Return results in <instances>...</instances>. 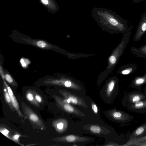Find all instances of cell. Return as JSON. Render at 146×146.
Masks as SVG:
<instances>
[{
  "instance_id": "17",
  "label": "cell",
  "mask_w": 146,
  "mask_h": 146,
  "mask_svg": "<svg viewBox=\"0 0 146 146\" xmlns=\"http://www.w3.org/2000/svg\"><path fill=\"white\" fill-rule=\"evenodd\" d=\"M141 98L140 96L138 95L134 96L132 99V101L134 103H135L140 101Z\"/></svg>"
},
{
  "instance_id": "11",
  "label": "cell",
  "mask_w": 146,
  "mask_h": 146,
  "mask_svg": "<svg viewBox=\"0 0 146 146\" xmlns=\"http://www.w3.org/2000/svg\"><path fill=\"white\" fill-rule=\"evenodd\" d=\"M79 137L73 135H69L61 138H59L57 139L68 142H73L79 141Z\"/></svg>"
},
{
  "instance_id": "23",
  "label": "cell",
  "mask_w": 146,
  "mask_h": 146,
  "mask_svg": "<svg viewBox=\"0 0 146 146\" xmlns=\"http://www.w3.org/2000/svg\"><path fill=\"white\" fill-rule=\"evenodd\" d=\"M56 126L58 129H62L63 128L64 124L63 123L60 122L57 124Z\"/></svg>"
},
{
  "instance_id": "30",
  "label": "cell",
  "mask_w": 146,
  "mask_h": 146,
  "mask_svg": "<svg viewBox=\"0 0 146 146\" xmlns=\"http://www.w3.org/2000/svg\"><path fill=\"white\" fill-rule=\"evenodd\" d=\"M145 138H146V137H145Z\"/></svg>"
},
{
  "instance_id": "21",
  "label": "cell",
  "mask_w": 146,
  "mask_h": 146,
  "mask_svg": "<svg viewBox=\"0 0 146 146\" xmlns=\"http://www.w3.org/2000/svg\"><path fill=\"white\" fill-rule=\"evenodd\" d=\"M71 82L69 80H67L64 82V86L66 87H70L72 85Z\"/></svg>"
},
{
  "instance_id": "27",
  "label": "cell",
  "mask_w": 146,
  "mask_h": 146,
  "mask_svg": "<svg viewBox=\"0 0 146 146\" xmlns=\"http://www.w3.org/2000/svg\"><path fill=\"white\" fill-rule=\"evenodd\" d=\"M20 136V135L17 134L14 135L13 137V139L14 140H16L18 139L19 137Z\"/></svg>"
},
{
  "instance_id": "18",
  "label": "cell",
  "mask_w": 146,
  "mask_h": 146,
  "mask_svg": "<svg viewBox=\"0 0 146 146\" xmlns=\"http://www.w3.org/2000/svg\"><path fill=\"white\" fill-rule=\"evenodd\" d=\"M6 80L9 83H11L13 80L9 74H7L5 76Z\"/></svg>"
},
{
  "instance_id": "6",
  "label": "cell",
  "mask_w": 146,
  "mask_h": 146,
  "mask_svg": "<svg viewBox=\"0 0 146 146\" xmlns=\"http://www.w3.org/2000/svg\"><path fill=\"white\" fill-rule=\"evenodd\" d=\"M4 83L6 87L10 97L12 105L17 112L19 116L21 117H24V116L20 110L18 103L15 96L13 92L10 87L7 84L5 80H3Z\"/></svg>"
},
{
  "instance_id": "15",
  "label": "cell",
  "mask_w": 146,
  "mask_h": 146,
  "mask_svg": "<svg viewBox=\"0 0 146 146\" xmlns=\"http://www.w3.org/2000/svg\"><path fill=\"white\" fill-rule=\"evenodd\" d=\"M37 46L40 48H44L46 46V44L45 42L42 40L38 41L36 43Z\"/></svg>"
},
{
  "instance_id": "13",
  "label": "cell",
  "mask_w": 146,
  "mask_h": 146,
  "mask_svg": "<svg viewBox=\"0 0 146 146\" xmlns=\"http://www.w3.org/2000/svg\"><path fill=\"white\" fill-rule=\"evenodd\" d=\"M26 97L28 100L31 102L35 105H37L36 101L34 99V96H33L32 93L30 92H28L26 95Z\"/></svg>"
},
{
  "instance_id": "14",
  "label": "cell",
  "mask_w": 146,
  "mask_h": 146,
  "mask_svg": "<svg viewBox=\"0 0 146 146\" xmlns=\"http://www.w3.org/2000/svg\"><path fill=\"white\" fill-rule=\"evenodd\" d=\"M91 131L93 132L98 133L101 131V129L100 127L96 125H92L90 127Z\"/></svg>"
},
{
  "instance_id": "19",
  "label": "cell",
  "mask_w": 146,
  "mask_h": 146,
  "mask_svg": "<svg viewBox=\"0 0 146 146\" xmlns=\"http://www.w3.org/2000/svg\"><path fill=\"white\" fill-rule=\"evenodd\" d=\"M35 99L38 102L40 103L42 101V99L40 96L37 94H35Z\"/></svg>"
},
{
  "instance_id": "8",
  "label": "cell",
  "mask_w": 146,
  "mask_h": 146,
  "mask_svg": "<svg viewBox=\"0 0 146 146\" xmlns=\"http://www.w3.org/2000/svg\"><path fill=\"white\" fill-rule=\"evenodd\" d=\"M146 83V73L143 76L135 77L133 80L132 85L133 86L138 87Z\"/></svg>"
},
{
  "instance_id": "24",
  "label": "cell",
  "mask_w": 146,
  "mask_h": 146,
  "mask_svg": "<svg viewBox=\"0 0 146 146\" xmlns=\"http://www.w3.org/2000/svg\"><path fill=\"white\" fill-rule=\"evenodd\" d=\"M0 73L2 78L4 79L5 78V76L3 73V69L1 66H0Z\"/></svg>"
},
{
  "instance_id": "28",
  "label": "cell",
  "mask_w": 146,
  "mask_h": 146,
  "mask_svg": "<svg viewBox=\"0 0 146 146\" xmlns=\"http://www.w3.org/2000/svg\"><path fill=\"white\" fill-rule=\"evenodd\" d=\"M138 57H141L146 59V55H141L139 56Z\"/></svg>"
},
{
  "instance_id": "31",
  "label": "cell",
  "mask_w": 146,
  "mask_h": 146,
  "mask_svg": "<svg viewBox=\"0 0 146 146\" xmlns=\"http://www.w3.org/2000/svg\"></svg>"
},
{
  "instance_id": "1",
  "label": "cell",
  "mask_w": 146,
  "mask_h": 146,
  "mask_svg": "<svg viewBox=\"0 0 146 146\" xmlns=\"http://www.w3.org/2000/svg\"><path fill=\"white\" fill-rule=\"evenodd\" d=\"M92 15L102 29L111 33H125L131 32L132 29L128 21L109 9L95 7L92 9Z\"/></svg>"
},
{
  "instance_id": "29",
  "label": "cell",
  "mask_w": 146,
  "mask_h": 146,
  "mask_svg": "<svg viewBox=\"0 0 146 146\" xmlns=\"http://www.w3.org/2000/svg\"><path fill=\"white\" fill-rule=\"evenodd\" d=\"M42 2L44 4H47L48 3L47 0H41Z\"/></svg>"
},
{
  "instance_id": "4",
  "label": "cell",
  "mask_w": 146,
  "mask_h": 146,
  "mask_svg": "<svg viewBox=\"0 0 146 146\" xmlns=\"http://www.w3.org/2000/svg\"><path fill=\"white\" fill-rule=\"evenodd\" d=\"M146 32V12L142 14L135 34L133 40L134 41L140 40Z\"/></svg>"
},
{
  "instance_id": "22",
  "label": "cell",
  "mask_w": 146,
  "mask_h": 146,
  "mask_svg": "<svg viewBox=\"0 0 146 146\" xmlns=\"http://www.w3.org/2000/svg\"><path fill=\"white\" fill-rule=\"evenodd\" d=\"M113 115L114 117L119 118L121 117V114L119 112H115L113 113Z\"/></svg>"
},
{
  "instance_id": "12",
  "label": "cell",
  "mask_w": 146,
  "mask_h": 146,
  "mask_svg": "<svg viewBox=\"0 0 146 146\" xmlns=\"http://www.w3.org/2000/svg\"><path fill=\"white\" fill-rule=\"evenodd\" d=\"M5 86H4L3 89L5 98L8 104L9 105V106L11 109H13V107H14L12 105L11 98L7 89Z\"/></svg>"
},
{
  "instance_id": "2",
  "label": "cell",
  "mask_w": 146,
  "mask_h": 146,
  "mask_svg": "<svg viewBox=\"0 0 146 146\" xmlns=\"http://www.w3.org/2000/svg\"><path fill=\"white\" fill-rule=\"evenodd\" d=\"M131 34V32L124 33L121 41L114 49L109 58L110 66L113 68L117 62L119 58L123 54L128 43ZM110 67V68H111Z\"/></svg>"
},
{
  "instance_id": "16",
  "label": "cell",
  "mask_w": 146,
  "mask_h": 146,
  "mask_svg": "<svg viewBox=\"0 0 146 146\" xmlns=\"http://www.w3.org/2000/svg\"><path fill=\"white\" fill-rule=\"evenodd\" d=\"M144 102L142 101H139L135 103V106L137 109H139L142 108L144 106Z\"/></svg>"
},
{
  "instance_id": "20",
  "label": "cell",
  "mask_w": 146,
  "mask_h": 146,
  "mask_svg": "<svg viewBox=\"0 0 146 146\" xmlns=\"http://www.w3.org/2000/svg\"><path fill=\"white\" fill-rule=\"evenodd\" d=\"M144 131V129L142 127L138 128L135 131V133L137 135H139L141 134Z\"/></svg>"
},
{
  "instance_id": "25",
  "label": "cell",
  "mask_w": 146,
  "mask_h": 146,
  "mask_svg": "<svg viewBox=\"0 0 146 146\" xmlns=\"http://www.w3.org/2000/svg\"><path fill=\"white\" fill-rule=\"evenodd\" d=\"M92 109L94 110V112L96 113H97L98 112V108L96 105L95 104H92Z\"/></svg>"
},
{
  "instance_id": "10",
  "label": "cell",
  "mask_w": 146,
  "mask_h": 146,
  "mask_svg": "<svg viewBox=\"0 0 146 146\" xmlns=\"http://www.w3.org/2000/svg\"><path fill=\"white\" fill-rule=\"evenodd\" d=\"M62 93L61 94L64 96L66 98V99H69L70 102L73 104L83 106V104L82 103L81 100L79 98H77L76 97L72 95L70 93H68V92H62Z\"/></svg>"
},
{
  "instance_id": "26",
  "label": "cell",
  "mask_w": 146,
  "mask_h": 146,
  "mask_svg": "<svg viewBox=\"0 0 146 146\" xmlns=\"http://www.w3.org/2000/svg\"><path fill=\"white\" fill-rule=\"evenodd\" d=\"M144 0H132L135 3H138L142 2Z\"/></svg>"
},
{
  "instance_id": "7",
  "label": "cell",
  "mask_w": 146,
  "mask_h": 146,
  "mask_svg": "<svg viewBox=\"0 0 146 146\" xmlns=\"http://www.w3.org/2000/svg\"><path fill=\"white\" fill-rule=\"evenodd\" d=\"M137 65L134 64H129L121 67L118 70V73L123 75H127L133 73L136 70Z\"/></svg>"
},
{
  "instance_id": "5",
  "label": "cell",
  "mask_w": 146,
  "mask_h": 146,
  "mask_svg": "<svg viewBox=\"0 0 146 146\" xmlns=\"http://www.w3.org/2000/svg\"><path fill=\"white\" fill-rule=\"evenodd\" d=\"M54 96L57 105L65 111L80 115H81V114H83L81 113L80 111L69 104L68 103L64 102L59 97L55 95Z\"/></svg>"
},
{
  "instance_id": "3",
  "label": "cell",
  "mask_w": 146,
  "mask_h": 146,
  "mask_svg": "<svg viewBox=\"0 0 146 146\" xmlns=\"http://www.w3.org/2000/svg\"><path fill=\"white\" fill-rule=\"evenodd\" d=\"M23 111L25 113L27 118L32 123L39 126L42 130L43 129L44 123L38 115L33 111L28 106L24 108Z\"/></svg>"
},
{
  "instance_id": "9",
  "label": "cell",
  "mask_w": 146,
  "mask_h": 146,
  "mask_svg": "<svg viewBox=\"0 0 146 146\" xmlns=\"http://www.w3.org/2000/svg\"><path fill=\"white\" fill-rule=\"evenodd\" d=\"M130 50L137 57L141 55H146V44L141 46L139 48L131 47Z\"/></svg>"
}]
</instances>
